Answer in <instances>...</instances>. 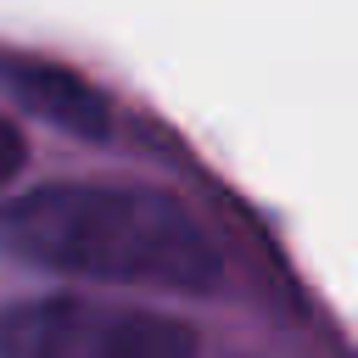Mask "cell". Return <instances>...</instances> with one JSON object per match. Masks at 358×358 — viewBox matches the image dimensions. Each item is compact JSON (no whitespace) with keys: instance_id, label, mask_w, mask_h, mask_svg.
Segmentation results:
<instances>
[{"instance_id":"1","label":"cell","mask_w":358,"mask_h":358,"mask_svg":"<svg viewBox=\"0 0 358 358\" xmlns=\"http://www.w3.org/2000/svg\"><path fill=\"white\" fill-rule=\"evenodd\" d=\"M0 257L101 285L207 291L218 285V246L162 190L145 185H39L0 207Z\"/></svg>"},{"instance_id":"2","label":"cell","mask_w":358,"mask_h":358,"mask_svg":"<svg viewBox=\"0 0 358 358\" xmlns=\"http://www.w3.org/2000/svg\"><path fill=\"white\" fill-rule=\"evenodd\" d=\"M179 319L101 302H34L0 319V358H196Z\"/></svg>"},{"instance_id":"3","label":"cell","mask_w":358,"mask_h":358,"mask_svg":"<svg viewBox=\"0 0 358 358\" xmlns=\"http://www.w3.org/2000/svg\"><path fill=\"white\" fill-rule=\"evenodd\" d=\"M17 95H22L28 106H39L45 117H56V123H67V129H84V134H95V129L106 123V106H101L78 78L50 73V67H28V73H17Z\"/></svg>"},{"instance_id":"4","label":"cell","mask_w":358,"mask_h":358,"mask_svg":"<svg viewBox=\"0 0 358 358\" xmlns=\"http://www.w3.org/2000/svg\"><path fill=\"white\" fill-rule=\"evenodd\" d=\"M17 168H22V134H17V129L0 117V185H6Z\"/></svg>"}]
</instances>
